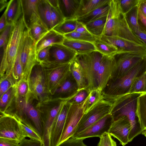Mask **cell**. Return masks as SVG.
Masks as SVG:
<instances>
[{
	"mask_svg": "<svg viewBox=\"0 0 146 146\" xmlns=\"http://www.w3.org/2000/svg\"><path fill=\"white\" fill-rule=\"evenodd\" d=\"M65 38L53 29L48 32L36 43V53L41 50L52 44H62Z\"/></svg>",
	"mask_w": 146,
	"mask_h": 146,
	"instance_id": "obj_25",
	"label": "cell"
},
{
	"mask_svg": "<svg viewBox=\"0 0 146 146\" xmlns=\"http://www.w3.org/2000/svg\"><path fill=\"white\" fill-rule=\"evenodd\" d=\"M49 54L48 61L62 64L71 63L77 55L75 51L62 44H57L51 45Z\"/></svg>",
	"mask_w": 146,
	"mask_h": 146,
	"instance_id": "obj_17",
	"label": "cell"
},
{
	"mask_svg": "<svg viewBox=\"0 0 146 146\" xmlns=\"http://www.w3.org/2000/svg\"><path fill=\"white\" fill-rule=\"evenodd\" d=\"M103 99L102 93L98 89L91 91L85 106L84 113L88 111Z\"/></svg>",
	"mask_w": 146,
	"mask_h": 146,
	"instance_id": "obj_39",
	"label": "cell"
},
{
	"mask_svg": "<svg viewBox=\"0 0 146 146\" xmlns=\"http://www.w3.org/2000/svg\"><path fill=\"white\" fill-rule=\"evenodd\" d=\"M15 25H7L5 28L0 33V48L3 47L6 44Z\"/></svg>",
	"mask_w": 146,
	"mask_h": 146,
	"instance_id": "obj_48",
	"label": "cell"
},
{
	"mask_svg": "<svg viewBox=\"0 0 146 146\" xmlns=\"http://www.w3.org/2000/svg\"><path fill=\"white\" fill-rule=\"evenodd\" d=\"M142 94L128 93L117 98L111 102L112 105L110 114L113 121L125 116L130 122L131 129L128 136L129 142L141 133L143 130L136 113L138 98Z\"/></svg>",
	"mask_w": 146,
	"mask_h": 146,
	"instance_id": "obj_1",
	"label": "cell"
},
{
	"mask_svg": "<svg viewBox=\"0 0 146 146\" xmlns=\"http://www.w3.org/2000/svg\"><path fill=\"white\" fill-rule=\"evenodd\" d=\"M47 1L52 7L55 8L58 7V0H47Z\"/></svg>",
	"mask_w": 146,
	"mask_h": 146,
	"instance_id": "obj_60",
	"label": "cell"
},
{
	"mask_svg": "<svg viewBox=\"0 0 146 146\" xmlns=\"http://www.w3.org/2000/svg\"><path fill=\"white\" fill-rule=\"evenodd\" d=\"M113 56L116 66L110 81L115 80L123 76L137 63L146 58V53L124 52L117 53Z\"/></svg>",
	"mask_w": 146,
	"mask_h": 146,
	"instance_id": "obj_11",
	"label": "cell"
},
{
	"mask_svg": "<svg viewBox=\"0 0 146 146\" xmlns=\"http://www.w3.org/2000/svg\"><path fill=\"white\" fill-rule=\"evenodd\" d=\"M114 56H103L98 72V89L102 93L111 79L115 69Z\"/></svg>",
	"mask_w": 146,
	"mask_h": 146,
	"instance_id": "obj_14",
	"label": "cell"
},
{
	"mask_svg": "<svg viewBox=\"0 0 146 146\" xmlns=\"http://www.w3.org/2000/svg\"><path fill=\"white\" fill-rule=\"evenodd\" d=\"M83 141L82 139L71 137L58 146H88L84 144Z\"/></svg>",
	"mask_w": 146,
	"mask_h": 146,
	"instance_id": "obj_50",
	"label": "cell"
},
{
	"mask_svg": "<svg viewBox=\"0 0 146 146\" xmlns=\"http://www.w3.org/2000/svg\"><path fill=\"white\" fill-rule=\"evenodd\" d=\"M0 137L15 139L20 143L25 138L20 121L12 115L1 114L0 118Z\"/></svg>",
	"mask_w": 146,
	"mask_h": 146,
	"instance_id": "obj_13",
	"label": "cell"
},
{
	"mask_svg": "<svg viewBox=\"0 0 146 146\" xmlns=\"http://www.w3.org/2000/svg\"><path fill=\"white\" fill-rule=\"evenodd\" d=\"M141 133L146 137V129L143 130Z\"/></svg>",
	"mask_w": 146,
	"mask_h": 146,
	"instance_id": "obj_61",
	"label": "cell"
},
{
	"mask_svg": "<svg viewBox=\"0 0 146 146\" xmlns=\"http://www.w3.org/2000/svg\"><path fill=\"white\" fill-rule=\"evenodd\" d=\"M65 20L59 7L55 8L51 6V21L52 29Z\"/></svg>",
	"mask_w": 146,
	"mask_h": 146,
	"instance_id": "obj_43",
	"label": "cell"
},
{
	"mask_svg": "<svg viewBox=\"0 0 146 146\" xmlns=\"http://www.w3.org/2000/svg\"><path fill=\"white\" fill-rule=\"evenodd\" d=\"M16 85L11 87L0 97V111L4 114L9 109L12 104L15 96Z\"/></svg>",
	"mask_w": 146,
	"mask_h": 146,
	"instance_id": "obj_34",
	"label": "cell"
},
{
	"mask_svg": "<svg viewBox=\"0 0 146 146\" xmlns=\"http://www.w3.org/2000/svg\"><path fill=\"white\" fill-rule=\"evenodd\" d=\"M131 31L133 34L146 46V33L136 29H133Z\"/></svg>",
	"mask_w": 146,
	"mask_h": 146,
	"instance_id": "obj_55",
	"label": "cell"
},
{
	"mask_svg": "<svg viewBox=\"0 0 146 146\" xmlns=\"http://www.w3.org/2000/svg\"><path fill=\"white\" fill-rule=\"evenodd\" d=\"M81 0H58V7L65 20L76 19Z\"/></svg>",
	"mask_w": 146,
	"mask_h": 146,
	"instance_id": "obj_23",
	"label": "cell"
},
{
	"mask_svg": "<svg viewBox=\"0 0 146 146\" xmlns=\"http://www.w3.org/2000/svg\"><path fill=\"white\" fill-rule=\"evenodd\" d=\"M43 141L31 139H23L19 143V146H44Z\"/></svg>",
	"mask_w": 146,
	"mask_h": 146,
	"instance_id": "obj_52",
	"label": "cell"
},
{
	"mask_svg": "<svg viewBox=\"0 0 146 146\" xmlns=\"http://www.w3.org/2000/svg\"><path fill=\"white\" fill-rule=\"evenodd\" d=\"M26 28L22 15L14 26L6 44L2 48L0 78L12 76V70L21 38Z\"/></svg>",
	"mask_w": 146,
	"mask_h": 146,
	"instance_id": "obj_4",
	"label": "cell"
},
{
	"mask_svg": "<svg viewBox=\"0 0 146 146\" xmlns=\"http://www.w3.org/2000/svg\"><path fill=\"white\" fill-rule=\"evenodd\" d=\"M113 121L111 115L109 114L78 135L72 137L83 140L89 137H100L104 133H108Z\"/></svg>",
	"mask_w": 146,
	"mask_h": 146,
	"instance_id": "obj_15",
	"label": "cell"
},
{
	"mask_svg": "<svg viewBox=\"0 0 146 146\" xmlns=\"http://www.w3.org/2000/svg\"><path fill=\"white\" fill-rule=\"evenodd\" d=\"M99 38L115 46L117 49V53L131 52L146 53V46L131 40L117 36L104 35Z\"/></svg>",
	"mask_w": 146,
	"mask_h": 146,
	"instance_id": "obj_16",
	"label": "cell"
},
{
	"mask_svg": "<svg viewBox=\"0 0 146 146\" xmlns=\"http://www.w3.org/2000/svg\"><path fill=\"white\" fill-rule=\"evenodd\" d=\"M110 8V4L98 8L77 19V21L86 25L101 17L108 15Z\"/></svg>",
	"mask_w": 146,
	"mask_h": 146,
	"instance_id": "obj_30",
	"label": "cell"
},
{
	"mask_svg": "<svg viewBox=\"0 0 146 146\" xmlns=\"http://www.w3.org/2000/svg\"><path fill=\"white\" fill-rule=\"evenodd\" d=\"M28 31L29 35L36 43L49 31L40 21L34 24Z\"/></svg>",
	"mask_w": 146,
	"mask_h": 146,
	"instance_id": "obj_37",
	"label": "cell"
},
{
	"mask_svg": "<svg viewBox=\"0 0 146 146\" xmlns=\"http://www.w3.org/2000/svg\"><path fill=\"white\" fill-rule=\"evenodd\" d=\"M24 38L25 31L20 41L13 69L12 76L15 85L18 84L22 79L23 78V69L20 57L21 53L23 44Z\"/></svg>",
	"mask_w": 146,
	"mask_h": 146,
	"instance_id": "obj_32",
	"label": "cell"
},
{
	"mask_svg": "<svg viewBox=\"0 0 146 146\" xmlns=\"http://www.w3.org/2000/svg\"><path fill=\"white\" fill-rule=\"evenodd\" d=\"M70 70L77 84L78 91L87 89V83L84 74L80 66L75 58L70 63Z\"/></svg>",
	"mask_w": 146,
	"mask_h": 146,
	"instance_id": "obj_29",
	"label": "cell"
},
{
	"mask_svg": "<svg viewBox=\"0 0 146 146\" xmlns=\"http://www.w3.org/2000/svg\"><path fill=\"white\" fill-rule=\"evenodd\" d=\"M50 46L46 47L41 50L37 53V61L38 63L48 60L49 50Z\"/></svg>",
	"mask_w": 146,
	"mask_h": 146,
	"instance_id": "obj_51",
	"label": "cell"
},
{
	"mask_svg": "<svg viewBox=\"0 0 146 146\" xmlns=\"http://www.w3.org/2000/svg\"><path fill=\"white\" fill-rule=\"evenodd\" d=\"M108 15L85 25L87 30L92 35L98 38H100L102 36L105 29Z\"/></svg>",
	"mask_w": 146,
	"mask_h": 146,
	"instance_id": "obj_31",
	"label": "cell"
},
{
	"mask_svg": "<svg viewBox=\"0 0 146 146\" xmlns=\"http://www.w3.org/2000/svg\"><path fill=\"white\" fill-rule=\"evenodd\" d=\"M74 31L82 33L90 34L86 29L85 25L78 22Z\"/></svg>",
	"mask_w": 146,
	"mask_h": 146,
	"instance_id": "obj_56",
	"label": "cell"
},
{
	"mask_svg": "<svg viewBox=\"0 0 146 146\" xmlns=\"http://www.w3.org/2000/svg\"><path fill=\"white\" fill-rule=\"evenodd\" d=\"M20 58L23 69L22 79L29 81L33 69L38 62L36 43L30 36L27 28L25 31L24 40Z\"/></svg>",
	"mask_w": 146,
	"mask_h": 146,
	"instance_id": "obj_9",
	"label": "cell"
},
{
	"mask_svg": "<svg viewBox=\"0 0 146 146\" xmlns=\"http://www.w3.org/2000/svg\"><path fill=\"white\" fill-rule=\"evenodd\" d=\"M136 114L143 130L146 129V92L142 94L137 100Z\"/></svg>",
	"mask_w": 146,
	"mask_h": 146,
	"instance_id": "obj_33",
	"label": "cell"
},
{
	"mask_svg": "<svg viewBox=\"0 0 146 146\" xmlns=\"http://www.w3.org/2000/svg\"><path fill=\"white\" fill-rule=\"evenodd\" d=\"M90 92L86 89L78 92L77 94L68 102L71 104H78L83 102L87 98Z\"/></svg>",
	"mask_w": 146,
	"mask_h": 146,
	"instance_id": "obj_47",
	"label": "cell"
},
{
	"mask_svg": "<svg viewBox=\"0 0 146 146\" xmlns=\"http://www.w3.org/2000/svg\"><path fill=\"white\" fill-rule=\"evenodd\" d=\"M19 143L15 139L0 137V146H19Z\"/></svg>",
	"mask_w": 146,
	"mask_h": 146,
	"instance_id": "obj_54",
	"label": "cell"
},
{
	"mask_svg": "<svg viewBox=\"0 0 146 146\" xmlns=\"http://www.w3.org/2000/svg\"><path fill=\"white\" fill-rule=\"evenodd\" d=\"M39 63L42 67L48 90L52 97L70 72L71 63L62 64L47 61Z\"/></svg>",
	"mask_w": 146,
	"mask_h": 146,
	"instance_id": "obj_6",
	"label": "cell"
},
{
	"mask_svg": "<svg viewBox=\"0 0 146 146\" xmlns=\"http://www.w3.org/2000/svg\"><path fill=\"white\" fill-rule=\"evenodd\" d=\"M96 50L85 54H77L75 59L80 66L87 83V90L90 92L98 89V72L103 56Z\"/></svg>",
	"mask_w": 146,
	"mask_h": 146,
	"instance_id": "obj_7",
	"label": "cell"
},
{
	"mask_svg": "<svg viewBox=\"0 0 146 146\" xmlns=\"http://www.w3.org/2000/svg\"><path fill=\"white\" fill-rule=\"evenodd\" d=\"M7 25H15L22 15L21 0H11L4 11Z\"/></svg>",
	"mask_w": 146,
	"mask_h": 146,
	"instance_id": "obj_24",
	"label": "cell"
},
{
	"mask_svg": "<svg viewBox=\"0 0 146 146\" xmlns=\"http://www.w3.org/2000/svg\"><path fill=\"white\" fill-rule=\"evenodd\" d=\"M16 93L25 99L27 102L31 99L29 81L22 79L16 85Z\"/></svg>",
	"mask_w": 146,
	"mask_h": 146,
	"instance_id": "obj_40",
	"label": "cell"
},
{
	"mask_svg": "<svg viewBox=\"0 0 146 146\" xmlns=\"http://www.w3.org/2000/svg\"><path fill=\"white\" fill-rule=\"evenodd\" d=\"M93 43L96 50L104 56H112L117 53V49L115 46L99 38L96 37Z\"/></svg>",
	"mask_w": 146,
	"mask_h": 146,
	"instance_id": "obj_35",
	"label": "cell"
},
{
	"mask_svg": "<svg viewBox=\"0 0 146 146\" xmlns=\"http://www.w3.org/2000/svg\"><path fill=\"white\" fill-rule=\"evenodd\" d=\"M70 104L68 101L59 112L53 125L51 134V146H58L64 128Z\"/></svg>",
	"mask_w": 146,
	"mask_h": 146,
	"instance_id": "obj_20",
	"label": "cell"
},
{
	"mask_svg": "<svg viewBox=\"0 0 146 146\" xmlns=\"http://www.w3.org/2000/svg\"><path fill=\"white\" fill-rule=\"evenodd\" d=\"M31 98L38 102L51 97L48 90L44 74L39 63L33 67L29 80Z\"/></svg>",
	"mask_w": 146,
	"mask_h": 146,
	"instance_id": "obj_10",
	"label": "cell"
},
{
	"mask_svg": "<svg viewBox=\"0 0 146 146\" xmlns=\"http://www.w3.org/2000/svg\"><path fill=\"white\" fill-rule=\"evenodd\" d=\"M110 6L103 35L119 37L145 46L129 27L121 11L118 0H111Z\"/></svg>",
	"mask_w": 146,
	"mask_h": 146,
	"instance_id": "obj_2",
	"label": "cell"
},
{
	"mask_svg": "<svg viewBox=\"0 0 146 146\" xmlns=\"http://www.w3.org/2000/svg\"><path fill=\"white\" fill-rule=\"evenodd\" d=\"M112 105L111 102L103 99L88 111L84 113L72 137L78 135L99 120L110 114Z\"/></svg>",
	"mask_w": 146,
	"mask_h": 146,
	"instance_id": "obj_8",
	"label": "cell"
},
{
	"mask_svg": "<svg viewBox=\"0 0 146 146\" xmlns=\"http://www.w3.org/2000/svg\"><path fill=\"white\" fill-rule=\"evenodd\" d=\"M16 85L12 77L0 78V97L9 89Z\"/></svg>",
	"mask_w": 146,
	"mask_h": 146,
	"instance_id": "obj_44",
	"label": "cell"
},
{
	"mask_svg": "<svg viewBox=\"0 0 146 146\" xmlns=\"http://www.w3.org/2000/svg\"><path fill=\"white\" fill-rule=\"evenodd\" d=\"M138 6L142 13L146 17V0H140Z\"/></svg>",
	"mask_w": 146,
	"mask_h": 146,
	"instance_id": "obj_58",
	"label": "cell"
},
{
	"mask_svg": "<svg viewBox=\"0 0 146 146\" xmlns=\"http://www.w3.org/2000/svg\"><path fill=\"white\" fill-rule=\"evenodd\" d=\"M33 100L31 99L26 104L25 115L22 123L36 131L42 139L44 134L43 123L39 112L32 104Z\"/></svg>",
	"mask_w": 146,
	"mask_h": 146,
	"instance_id": "obj_19",
	"label": "cell"
},
{
	"mask_svg": "<svg viewBox=\"0 0 146 146\" xmlns=\"http://www.w3.org/2000/svg\"><path fill=\"white\" fill-rule=\"evenodd\" d=\"M111 0H81L76 15L78 18L100 7L109 4Z\"/></svg>",
	"mask_w": 146,
	"mask_h": 146,
	"instance_id": "obj_28",
	"label": "cell"
},
{
	"mask_svg": "<svg viewBox=\"0 0 146 146\" xmlns=\"http://www.w3.org/2000/svg\"><path fill=\"white\" fill-rule=\"evenodd\" d=\"M118 0L121 11L124 15L138 5L140 1V0Z\"/></svg>",
	"mask_w": 146,
	"mask_h": 146,
	"instance_id": "obj_45",
	"label": "cell"
},
{
	"mask_svg": "<svg viewBox=\"0 0 146 146\" xmlns=\"http://www.w3.org/2000/svg\"><path fill=\"white\" fill-rule=\"evenodd\" d=\"M138 10L139 7L136 6L124 15L127 23L131 30L134 29L140 30L137 23Z\"/></svg>",
	"mask_w": 146,
	"mask_h": 146,
	"instance_id": "obj_41",
	"label": "cell"
},
{
	"mask_svg": "<svg viewBox=\"0 0 146 146\" xmlns=\"http://www.w3.org/2000/svg\"><path fill=\"white\" fill-rule=\"evenodd\" d=\"M146 92V71L134 81L128 93Z\"/></svg>",
	"mask_w": 146,
	"mask_h": 146,
	"instance_id": "obj_38",
	"label": "cell"
},
{
	"mask_svg": "<svg viewBox=\"0 0 146 146\" xmlns=\"http://www.w3.org/2000/svg\"><path fill=\"white\" fill-rule=\"evenodd\" d=\"M37 9L41 23L48 31L52 29L51 21V6L47 0H39Z\"/></svg>",
	"mask_w": 146,
	"mask_h": 146,
	"instance_id": "obj_27",
	"label": "cell"
},
{
	"mask_svg": "<svg viewBox=\"0 0 146 146\" xmlns=\"http://www.w3.org/2000/svg\"><path fill=\"white\" fill-rule=\"evenodd\" d=\"M7 25L5 13H3L0 19V32L1 33Z\"/></svg>",
	"mask_w": 146,
	"mask_h": 146,
	"instance_id": "obj_57",
	"label": "cell"
},
{
	"mask_svg": "<svg viewBox=\"0 0 146 146\" xmlns=\"http://www.w3.org/2000/svg\"><path fill=\"white\" fill-rule=\"evenodd\" d=\"M146 71V58L131 68L120 78L110 81L102 93L103 98L111 102L129 93L134 80Z\"/></svg>",
	"mask_w": 146,
	"mask_h": 146,
	"instance_id": "obj_3",
	"label": "cell"
},
{
	"mask_svg": "<svg viewBox=\"0 0 146 146\" xmlns=\"http://www.w3.org/2000/svg\"></svg>",
	"mask_w": 146,
	"mask_h": 146,
	"instance_id": "obj_62",
	"label": "cell"
},
{
	"mask_svg": "<svg viewBox=\"0 0 146 146\" xmlns=\"http://www.w3.org/2000/svg\"><path fill=\"white\" fill-rule=\"evenodd\" d=\"M78 22L76 19L65 20L52 29L58 33L64 35L74 31Z\"/></svg>",
	"mask_w": 146,
	"mask_h": 146,
	"instance_id": "obj_36",
	"label": "cell"
},
{
	"mask_svg": "<svg viewBox=\"0 0 146 146\" xmlns=\"http://www.w3.org/2000/svg\"><path fill=\"white\" fill-rule=\"evenodd\" d=\"M39 0H21L22 16L26 28L28 30L40 21L37 5Z\"/></svg>",
	"mask_w": 146,
	"mask_h": 146,
	"instance_id": "obj_21",
	"label": "cell"
},
{
	"mask_svg": "<svg viewBox=\"0 0 146 146\" xmlns=\"http://www.w3.org/2000/svg\"><path fill=\"white\" fill-rule=\"evenodd\" d=\"M137 23L140 30L146 33V17L142 13L139 8Z\"/></svg>",
	"mask_w": 146,
	"mask_h": 146,
	"instance_id": "obj_53",
	"label": "cell"
},
{
	"mask_svg": "<svg viewBox=\"0 0 146 146\" xmlns=\"http://www.w3.org/2000/svg\"><path fill=\"white\" fill-rule=\"evenodd\" d=\"M20 123L21 126L24 136L29 139H35L43 141L42 137L36 131L26 126L20 121Z\"/></svg>",
	"mask_w": 146,
	"mask_h": 146,
	"instance_id": "obj_46",
	"label": "cell"
},
{
	"mask_svg": "<svg viewBox=\"0 0 146 146\" xmlns=\"http://www.w3.org/2000/svg\"><path fill=\"white\" fill-rule=\"evenodd\" d=\"M62 44L75 51L77 54H85L96 51L94 44L91 42L65 38Z\"/></svg>",
	"mask_w": 146,
	"mask_h": 146,
	"instance_id": "obj_26",
	"label": "cell"
},
{
	"mask_svg": "<svg viewBox=\"0 0 146 146\" xmlns=\"http://www.w3.org/2000/svg\"><path fill=\"white\" fill-rule=\"evenodd\" d=\"M65 38L71 40L88 41L93 43L96 37L90 34L80 33L74 31L64 35Z\"/></svg>",
	"mask_w": 146,
	"mask_h": 146,
	"instance_id": "obj_42",
	"label": "cell"
},
{
	"mask_svg": "<svg viewBox=\"0 0 146 146\" xmlns=\"http://www.w3.org/2000/svg\"><path fill=\"white\" fill-rule=\"evenodd\" d=\"M100 138L97 146H117L116 142L108 133H104Z\"/></svg>",
	"mask_w": 146,
	"mask_h": 146,
	"instance_id": "obj_49",
	"label": "cell"
},
{
	"mask_svg": "<svg viewBox=\"0 0 146 146\" xmlns=\"http://www.w3.org/2000/svg\"><path fill=\"white\" fill-rule=\"evenodd\" d=\"M9 1L7 0H0V11L1 12L5 8L7 7Z\"/></svg>",
	"mask_w": 146,
	"mask_h": 146,
	"instance_id": "obj_59",
	"label": "cell"
},
{
	"mask_svg": "<svg viewBox=\"0 0 146 146\" xmlns=\"http://www.w3.org/2000/svg\"><path fill=\"white\" fill-rule=\"evenodd\" d=\"M88 98V96L85 101L79 104H70L59 145L73 136L84 113L85 106Z\"/></svg>",
	"mask_w": 146,
	"mask_h": 146,
	"instance_id": "obj_12",
	"label": "cell"
},
{
	"mask_svg": "<svg viewBox=\"0 0 146 146\" xmlns=\"http://www.w3.org/2000/svg\"><path fill=\"white\" fill-rule=\"evenodd\" d=\"M70 100L60 97H51L38 102L35 106L41 117L44 127L42 141L44 146H51L52 128L60 111L65 103Z\"/></svg>",
	"mask_w": 146,
	"mask_h": 146,
	"instance_id": "obj_5",
	"label": "cell"
},
{
	"mask_svg": "<svg viewBox=\"0 0 146 146\" xmlns=\"http://www.w3.org/2000/svg\"><path fill=\"white\" fill-rule=\"evenodd\" d=\"M78 91L77 84L70 72L64 82L51 97H60L70 100Z\"/></svg>",
	"mask_w": 146,
	"mask_h": 146,
	"instance_id": "obj_22",
	"label": "cell"
},
{
	"mask_svg": "<svg viewBox=\"0 0 146 146\" xmlns=\"http://www.w3.org/2000/svg\"><path fill=\"white\" fill-rule=\"evenodd\" d=\"M131 129L129 119L124 116L113 121L108 133L117 139L123 146H125L129 142L128 136Z\"/></svg>",
	"mask_w": 146,
	"mask_h": 146,
	"instance_id": "obj_18",
	"label": "cell"
}]
</instances>
